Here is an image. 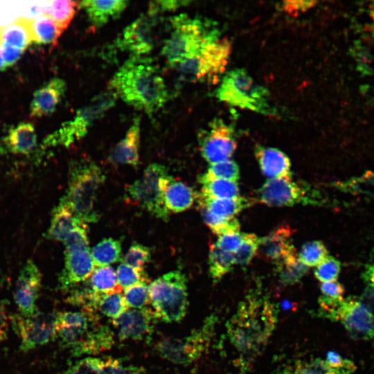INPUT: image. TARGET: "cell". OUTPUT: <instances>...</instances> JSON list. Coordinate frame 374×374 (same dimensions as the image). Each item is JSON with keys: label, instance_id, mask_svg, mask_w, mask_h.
<instances>
[{"label": "cell", "instance_id": "2e32d148", "mask_svg": "<svg viewBox=\"0 0 374 374\" xmlns=\"http://www.w3.org/2000/svg\"><path fill=\"white\" fill-rule=\"evenodd\" d=\"M157 317L149 308L127 310L118 317L112 319V325L121 341H150Z\"/></svg>", "mask_w": 374, "mask_h": 374}, {"label": "cell", "instance_id": "1f68e13d", "mask_svg": "<svg viewBox=\"0 0 374 374\" xmlns=\"http://www.w3.org/2000/svg\"><path fill=\"white\" fill-rule=\"evenodd\" d=\"M33 42L43 44L57 43L64 30L51 17L46 15L29 19Z\"/></svg>", "mask_w": 374, "mask_h": 374}, {"label": "cell", "instance_id": "277c9868", "mask_svg": "<svg viewBox=\"0 0 374 374\" xmlns=\"http://www.w3.org/2000/svg\"><path fill=\"white\" fill-rule=\"evenodd\" d=\"M105 177L100 168L91 161H78L70 166L68 189L61 199L84 223L98 220L95 204Z\"/></svg>", "mask_w": 374, "mask_h": 374}, {"label": "cell", "instance_id": "f5cc1de1", "mask_svg": "<svg viewBox=\"0 0 374 374\" xmlns=\"http://www.w3.org/2000/svg\"><path fill=\"white\" fill-rule=\"evenodd\" d=\"M243 236L244 233L239 231L224 233L218 235L215 244L224 251L235 253L242 242Z\"/></svg>", "mask_w": 374, "mask_h": 374}, {"label": "cell", "instance_id": "91938a15", "mask_svg": "<svg viewBox=\"0 0 374 374\" xmlns=\"http://www.w3.org/2000/svg\"><path fill=\"white\" fill-rule=\"evenodd\" d=\"M8 329V316L5 303L0 299V344L5 340Z\"/></svg>", "mask_w": 374, "mask_h": 374}, {"label": "cell", "instance_id": "6f0895ef", "mask_svg": "<svg viewBox=\"0 0 374 374\" xmlns=\"http://www.w3.org/2000/svg\"><path fill=\"white\" fill-rule=\"evenodd\" d=\"M0 50L6 67L17 61L24 52L22 50L8 46H1Z\"/></svg>", "mask_w": 374, "mask_h": 374}, {"label": "cell", "instance_id": "c3c4849f", "mask_svg": "<svg viewBox=\"0 0 374 374\" xmlns=\"http://www.w3.org/2000/svg\"><path fill=\"white\" fill-rule=\"evenodd\" d=\"M150 258V249L139 243L133 244L123 258V263L137 269H143V266Z\"/></svg>", "mask_w": 374, "mask_h": 374}, {"label": "cell", "instance_id": "f6af8a7d", "mask_svg": "<svg viewBox=\"0 0 374 374\" xmlns=\"http://www.w3.org/2000/svg\"><path fill=\"white\" fill-rule=\"evenodd\" d=\"M260 239L254 234L244 233L242 242L233 253L235 264L245 265L258 251Z\"/></svg>", "mask_w": 374, "mask_h": 374}, {"label": "cell", "instance_id": "d6a6232c", "mask_svg": "<svg viewBox=\"0 0 374 374\" xmlns=\"http://www.w3.org/2000/svg\"><path fill=\"white\" fill-rule=\"evenodd\" d=\"M122 292L96 294L93 311H99L103 315L114 319L128 310Z\"/></svg>", "mask_w": 374, "mask_h": 374}, {"label": "cell", "instance_id": "d4e9b609", "mask_svg": "<svg viewBox=\"0 0 374 374\" xmlns=\"http://www.w3.org/2000/svg\"><path fill=\"white\" fill-rule=\"evenodd\" d=\"M79 4L84 10L93 27L97 28L119 17L127 6L128 1L87 0L80 1Z\"/></svg>", "mask_w": 374, "mask_h": 374}, {"label": "cell", "instance_id": "52a82bcc", "mask_svg": "<svg viewBox=\"0 0 374 374\" xmlns=\"http://www.w3.org/2000/svg\"><path fill=\"white\" fill-rule=\"evenodd\" d=\"M117 98L115 93L109 89L96 95L87 105L79 109L71 120L64 123L58 130L49 134L43 144L46 147H68L83 138L94 123L114 106Z\"/></svg>", "mask_w": 374, "mask_h": 374}, {"label": "cell", "instance_id": "60d3db41", "mask_svg": "<svg viewBox=\"0 0 374 374\" xmlns=\"http://www.w3.org/2000/svg\"><path fill=\"white\" fill-rule=\"evenodd\" d=\"M199 179H220L237 181L239 179V168L235 162L229 159L211 163L207 172Z\"/></svg>", "mask_w": 374, "mask_h": 374}, {"label": "cell", "instance_id": "680465c9", "mask_svg": "<svg viewBox=\"0 0 374 374\" xmlns=\"http://www.w3.org/2000/svg\"><path fill=\"white\" fill-rule=\"evenodd\" d=\"M326 362L333 368H346L355 366L350 359L343 358L335 351H329L327 353Z\"/></svg>", "mask_w": 374, "mask_h": 374}, {"label": "cell", "instance_id": "ac0fdd59", "mask_svg": "<svg viewBox=\"0 0 374 374\" xmlns=\"http://www.w3.org/2000/svg\"><path fill=\"white\" fill-rule=\"evenodd\" d=\"M42 277L35 263L28 260L19 271L14 291V301L19 314L30 316L37 311L36 303L41 289Z\"/></svg>", "mask_w": 374, "mask_h": 374}, {"label": "cell", "instance_id": "4fadbf2b", "mask_svg": "<svg viewBox=\"0 0 374 374\" xmlns=\"http://www.w3.org/2000/svg\"><path fill=\"white\" fill-rule=\"evenodd\" d=\"M98 321L96 313L90 311L59 312L55 317V338L72 353L87 339Z\"/></svg>", "mask_w": 374, "mask_h": 374}, {"label": "cell", "instance_id": "603a6c76", "mask_svg": "<svg viewBox=\"0 0 374 374\" xmlns=\"http://www.w3.org/2000/svg\"><path fill=\"white\" fill-rule=\"evenodd\" d=\"M162 189L164 204L168 211L178 213L188 209L196 197L190 186L168 175L162 180Z\"/></svg>", "mask_w": 374, "mask_h": 374}, {"label": "cell", "instance_id": "cb8c5ba5", "mask_svg": "<svg viewBox=\"0 0 374 374\" xmlns=\"http://www.w3.org/2000/svg\"><path fill=\"white\" fill-rule=\"evenodd\" d=\"M141 120L134 118L124 138L120 141L111 152L110 161L117 164L136 166L139 160V143Z\"/></svg>", "mask_w": 374, "mask_h": 374}, {"label": "cell", "instance_id": "f35d334b", "mask_svg": "<svg viewBox=\"0 0 374 374\" xmlns=\"http://www.w3.org/2000/svg\"><path fill=\"white\" fill-rule=\"evenodd\" d=\"M276 264L280 280L286 285L299 282L308 269V267L301 262L296 254Z\"/></svg>", "mask_w": 374, "mask_h": 374}, {"label": "cell", "instance_id": "9c48e42d", "mask_svg": "<svg viewBox=\"0 0 374 374\" xmlns=\"http://www.w3.org/2000/svg\"><path fill=\"white\" fill-rule=\"evenodd\" d=\"M231 51L226 39L207 45L196 56L186 60L177 66L181 78L188 82L211 81L217 79L224 71Z\"/></svg>", "mask_w": 374, "mask_h": 374}, {"label": "cell", "instance_id": "9f6ffc18", "mask_svg": "<svg viewBox=\"0 0 374 374\" xmlns=\"http://www.w3.org/2000/svg\"><path fill=\"white\" fill-rule=\"evenodd\" d=\"M320 289L323 295L325 296L333 299L343 298L342 296L344 292V287L341 284L336 281L322 283L320 285Z\"/></svg>", "mask_w": 374, "mask_h": 374}, {"label": "cell", "instance_id": "f546056e", "mask_svg": "<svg viewBox=\"0 0 374 374\" xmlns=\"http://www.w3.org/2000/svg\"><path fill=\"white\" fill-rule=\"evenodd\" d=\"M355 366L333 368L326 360L316 358L312 360H297L280 369L276 374H351Z\"/></svg>", "mask_w": 374, "mask_h": 374}, {"label": "cell", "instance_id": "8d00e7d4", "mask_svg": "<svg viewBox=\"0 0 374 374\" xmlns=\"http://www.w3.org/2000/svg\"><path fill=\"white\" fill-rule=\"evenodd\" d=\"M78 2L69 0L46 1L44 15L51 17L64 30L72 20Z\"/></svg>", "mask_w": 374, "mask_h": 374}, {"label": "cell", "instance_id": "681fc988", "mask_svg": "<svg viewBox=\"0 0 374 374\" xmlns=\"http://www.w3.org/2000/svg\"><path fill=\"white\" fill-rule=\"evenodd\" d=\"M339 262L331 256L326 257L314 271L316 278L322 283L335 281L340 272Z\"/></svg>", "mask_w": 374, "mask_h": 374}, {"label": "cell", "instance_id": "d6986e66", "mask_svg": "<svg viewBox=\"0 0 374 374\" xmlns=\"http://www.w3.org/2000/svg\"><path fill=\"white\" fill-rule=\"evenodd\" d=\"M64 255V266L58 278V285L62 290L69 291L89 279L95 265L89 248L65 250Z\"/></svg>", "mask_w": 374, "mask_h": 374}, {"label": "cell", "instance_id": "e0dca14e", "mask_svg": "<svg viewBox=\"0 0 374 374\" xmlns=\"http://www.w3.org/2000/svg\"><path fill=\"white\" fill-rule=\"evenodd\" d=\"M337 321L341 322L353 339H374V314L355 297L343 299L337 312Z\"/></svg>", "mask_w": 374, "mask_h": 374}, {"label": "cell", "instance_id": "7a4b0ae2", "mask_svg": "<svg viewBox=\"0 0 374 374\" xmlns=\"http://www.w3.org/2000/svg\"><path fill=\"white\" fill-rule=\"evenodd\" d=\"M109 90L126 104L152 115L168 100L166 82L148 57L132 56L109 82Z\"/></svg>", "mask_w": 374, "mask_h": 374}, {"label": "cell", "instance_id": "4316f807", "mask_svg": "<svg viewBox=\"0 0 374 374\" xmlns=\"http://www.w3.org/2000/svg\"><path fill=\"white\" fill-rule=\"evenodd\" d=\"M84 223L78 218L67 204L60 200L53 211L48 238L63 242L67 235L78 225Z\"/></svg>", "mask_w": 374, "mask_h": 374}, {"label": "cell", "instance_id": "7c38bea8", "mask_svg": "<svg viewBox=\"0 0 374 374\" xmlns=\"http://www.w3.org/2000/svg\"><path fill=\"white\" fill-rule=\"evenodd\" d=\"M56 314L37 311L30 316L11 317L12 326L20 340L19 348L28 352L55 338Z\"/></svg>", "mask_w": 374, "mask_h": 374}, {"label": "cell", "instance_id": "db71d44e", "mask_svg": "<svg viewBox=\"0 0 374 374\" xmlns=\"http://www.w3.org/2000/svg\"><path fill=\"white\" fill-rule=\"evenodd\" d=\"M316 3L314 1H285L282 2L281 8L290 15H298L308 10Z\"/></svg>", "mask_w": 374, "mask_h": 374}, {"label": "cell", "instance_id": "d590c367", "mask_svg": "<svg viewBox=\"0 0 374 374\" xmlns=\"http://www.w3.org/2000/svg\"><path fill=\"white\" fill-rule=\"evenodd\" d=\"M95 266H108L121 258V244L113 238L104 239L91 251Z\"/></svg>", "mask_w": 374, "mask_h": 374}, {"label": "cell", "instance_id": "8992f818", "mask_svg": "<svg viewBox=\"0 0 374 374\" xmlns=\"http://www.w3.org/2000/svg\"><path fill=\"white\" fill-rule=\"evenodd\" d=\"M150 303L157 319L166 323L179 322L188 308L187 280L179 271L165 274L148 286Z\"/></svg>", "mask_w": 374, "mask_h": 374}, {"label": "cell", "instance_id": "83f0119b", "mask_svg": "<svg viewBox=\"0 0 374 374\" xmlns=\"http://www.w3.org/2000/svg\"><path fill=\"white\" fill-rule=\"evenodd\" d=\"M33 43L29 19L19 18L0 26V47L8 46L22 51Z\"/></svg>", "mask_w": 374, "mask_h": 374}, {"label": "cell", "instance_id": "816d5d0a", "mask_svg": "<svg viewBox=\"0 0 374 374\" xmlns=\"http://www.w3.org/2000/svg\"><path fill=\"white\" fill-rule=\"evenodd\" d=\"M62 242L65 250L89 248L86 223L76 226Z\"/></svg>", "mask_w": 374, "mask_h": 374}, {"label": "cell", "instance_id": "484cf974", "mask_svg": "<svg viewBox=\"0 0 374 374\" xmlns=\"http://www.w3.org/2000/svg\"><path fill=\"white\" fill-rule=\"evenodd\" d=\"M255 153L265 175L271 178H292L290 159L283 152L259 145L256 147Z\"/></svg>", "mask_w": 374, "mask_h": 374}, {"label": "cell", "instance_id": "7402d4cb", "mask_svg": "<svg viewBox=\"0 0 374 374\" xmlns=\"http://www.w3.org/2000/svg\"><path fill=\"white\" fill-rule=\"evenodd\" d=\"M37 145V135L34 126L29 123H21L12 127L3 139L0 153L10 152L28 154Z\"/></svg>", "mask_w": 374, "mask_h": 374}, {"label": "cell", "instance_id": "6da1fadb", "mask_svg": "<svg viewBox=\"0 0 374 374\" xmlns=\"http://www.w3.org/2000/svg\"><path fill=\"white\" fill-rule=\"evenodd\" d=\"M277 323V310L260 294L247 295L226 324L229 344L235 350V366L241 373L249 370L261 354Z\"/></svg>", "mask_w": 374, "mask_h": 374}, {"label": "cell", "instance_id": "4dcf8cb0", "mask_svg": "<svg viewBox=\"0 0 374 374\" xmlns=\"http://www.w3.org/2000/svg\"><path fill=\"white\" fill-rule=\"evenodd\" d=\"M114 344V332L110 328L99 323L88 338L75 350L73 357L94 355L110 349Z\"/></svg>", "mask_w": 374, "mask_h": 374}, {"label": "cell", "instance_id": "ba28073f", "mask_svg": "<svg viewBox=\"0 0 374 374\" xmlns=\"http://www.w3.org/2000/svg\"><path fill=\"white\" fill-rule=\"evenodd\" d=\"M217 317L211 314L202 325L183 337H166L159 340L156 350L161 357L176 364L188 365L199 359L208 348L214 335Z\"/></svg>", "mask_w": 374, "mask_h": 374}, {"label": "cell", "instance_id": "8fae6325", "mask_svg": "<svg viewBox=\"0 0 374 374\" xmlns=\"http://www.w3.org/2000/svg\"><path fill=\"white\" fill-rule=\"evenodd\" d=\"M159 15L148 10L139 16L123 30L116 41V47L132 56H143L150 53L159 36Z\"/></svg>", "mask_w": 374, "mask_h": 374}, {"label": "cell", "instance_id": "7bdbcfd3", "mask_svg": "<svg viewBox=\"0 0 374 374\" xmlns=\"http://www.w3.org/2000/svg\"><path fill=\"white\" fill-rule=\"evenodd\" d=\"M204 222L210 229L215 234L220 235L240 229V224L235 217L226 219L217 217L205 209H201Z\"/></svg>", "mask_w": 374, "mask_h": 374}, {"label": "cell", "instance_id": "9a60e30c", "mask_svg": "<svg viewBox=\"0 0 374 374\" xmlns=\"http://www.w3.org/2000/svg\"><path fill=\"white\" fill-rule=\"evenodd\" d=\"M309 195L305 187L293 181L292 178L283 177L268 179L257 193L260 202L275 206L314 203Z\"/></svg>", "mask_w": 374, "mask_h": 374}, {"label": "cell", "instance_id": "ee69618b", "mask_svg": "<svg viewBox=\"0 0 374 374\" xmlns=\"http://www.w3.org/2000/svg\"><path fill=\"white\" fill-rule=\"evenodd\" d=\"M123 296L128 308L141 309L150 303L149 290L146 283L126 288Z\"/></svg>", "mask_w": 374, "mask_h": 374}, {"label": "cell", "instance_id": "7dc6e473", "mask_svg": "<svg viewBox=\"0 0 374 374\" xmlns=\"http://www.w3.org/2000/svg\"><path fill=\"white\" fill-rule=\"evenodd\" d=\"M341 188L355 194L374 197V173H366L359 177L352 179L342 184Z\"/></svg>", "mask_w": 374, "mask_h": 374}, {"label": "cell", "instance_id": "5b68a950", "mask_svg": "<svg viewBox=\"0 0 374 374\" xmlns=\"http://www.w3.org/2000/svg\"><path fill=\"white\" fill-rule=\"evenodd\" d=\"M215 96L231 106L267 116L277 115L276 109L270 103L268 90L256 83L243 69H235L226 73Z\"/></svg>", "mask_w": 374, "mask_h": 374}, {"label": "cell", "instance_id": "f1b7e54d", "mask_svg": "<svg viewBox=\"0 0 374 374\" xmlns=\"http://www.w3.org/2000/svg\"><path fill=\"white\" fill-rule=\"evenodd\" d=\"M198 202L201 209L222 218H233L242 210L249 207L253 202L245 197H237L226 199H212L199 195Z\"/></svg>", "mask_w": 374, "mask_h": 374}, {"label": "cell", "instance_id": "bcb514c9", "mask_svg": "<svg viewBox=\"0 0 374 374\" xmlns=\"http://www.w3.org/2000/svg\"><path fill=\"white\" fill-rule=\"evenodd\" d=\"M116 277L118 283L122 289L141 283H146L147 280V276L143 269H137L124 263L118 265Z\"/></svg>", "mask_w": 374, "mask_h": 374}, {"label": "cell", "instance_id": "44dd1931", "mask_svg": "<svg viewBox=\"0 0 374 374\" xmlns=\"http://www.w3.org/2000/svg\"><path fill=\"white\" fill-rule=\"evenodd\" d=\"M292 231L287 226H282L260 239L258 251L266 259L276 263L296 254L291 243Z\"/></svg>", "mask_w": 374, "mask_h": 374}, {"label": "cell", "instance_id": "5bb4252c", "mask_svg": "<svg viewBox=\"0 0 374 374\" xmlns=\"http://www.w3.org/2000/svg\"><path fill=\"white\" fill-rule=\"evenodd\" d=\"M199 145L202 155L211 164L229 160L237 145L234 130L222 120L215 119L201 133Z\"/></svg>", "mask_w": 374, "mask_h": 374}, {"label": "cell", "instance_id": "836d02e7", "mask_svg": "<svg viewBox=\"0 0 374 374\" xmlns=\"http://www.w3.org/2000/svg\"><path fill=\"white\" fill-rule=\"evenodd\" d=\"M202 185L200 195L212 199H226L239 197V188L236 181L220 179H199Z\"/></svg>", "mask_w": 374, "mask_h": 374}, {"label": "cell", "instance_id": "ffe728a7", "mask_svg": "<svg viewBox=\"0 0 374 374\" xmlns=\"http://www.w3.org/2000/svg\"><path fill=\"white\" fill-rule=\"evenodd\" d=\"M66 89V82L54 78L37 89L30 104V116L42 117L52 114L61 101Z\"/></svg>", "mask_w": 374, "mask_h": 374}, {"label": "cell", "instance_id": "11a10c76", "mask_svg": "<svg viewBox=\"0 0 374 374\" xmlns=\"http://www.w3.org/2000/svg\"><path fill=\"white\" fill-rule=\"evenodd\" d=\"M184 3H188V1L175 0L152 1L149 6L148 10L161 15L163 12L175 10Z\"/></svg>", "mask_w": 374, "mask_h": 374}, {"label": "cell", "instance_id": "b9f144b4", "mask_svg": "<svg viewBox=\"0 0 374 374\" xmlns=\"http://www.w3.org/2000/svg\"><path fill=\"white\" fill-rule=\"evenodd\" d=\"M326 257L325 245L320 241H313L303 245L298 258L308 267L319 265Z\"/></svg>", "mask_w": 374, "mask_h": 374}, {"label": "cell", "instance_id": "ab89813d", "mask_svg": "<svg viewBox=\"0 0 374 374\" xmlns=\"http://www.w3.org/2000/svg\"><path fill=\"white\" fill-rule=\"evenodd\" d=\"M59 374H109L108 359L85 357Z\"/></svg>", "mask_w": 374, "mask_h": 374}, {"label": "cell", "instance_id": "f907efd6", "mask_svg": "<svg viewBox=\"0 0 374 374\" xmlns=\"http://www.w3.org/2000/svg\"><path fill=\"white\" fill-rule=\"evenodd\" d=\"M362 276L366 287L359 299L374 314V259L366 267Z\"/></svg>", "mask_w": 374, "mask_h": 374}, {"label": "cell", "instance_id": "3957f363", "mask_svg": "<svg viewBox=\"0 0 374 374\" xmlns=\"http://www.w3.org/2000/svg\"><path fill=\"white\" fill-rule=\"evenodd\" d=\"M171 33L164 41L161 55L171 66L190 59L207 45L220 39L214 22L180 14L169 20Z\"/></svg>", "mask_w": 374, "mask_h": 374}, {"label": "cell", "instance_id": "74e56055", "mask_svg": "<svg viewBox=\"0 0 374 374\" xmlns=\"http://www.w3.org/2000/svg\"><path fill=\"white\" fill-rule=\"evenodd\" d=\"M208 264L211 277L217 282L232 269L235 264L233 253L224 251L213 244L210 247Z\"/></svg>", "mask_w": 374, "mask_h": 374}, {"label": "cell", "instance_id": "30bf717a", "mask_svg": "<svg viewBox=\"0 0 374 374\" xmlns=\"http://www.w3.org/2000/svg\"><path fill=\"white\" fill-rule=\"evenodd\" d=\"M168 175L166 168L152 163L143 175L127 188L129 196L143 208L155 216L166 220L169 211L166 208L162 189V180Z\"/></svg>", "mask_w": 374, "mask_h": 374}, {"label": "cell", "instance_id": "e575fe53", "mask_svg": "<svg viewBox=\"0 0 374 374\" xmlns=\"http://www.w3.org/2000/svg\"><path fill=\"white\" fill-rule=\"evenodd\" d=\"M89 288L98 294H108L122 292L119 286L116 274L109 266L98 267L89 277Z\"/></svg>", "mask_w": 374, "mask_h": 374}, {"label": "cell", "instance_id": "94428289", "mask_svg": "<svg viewBox=\"0 0 374 374\" xmlns=\"http://www.w3.org/2000/svg\"><path fill=\"white\" fill-rule=\"evenodd\" d=\"M5 69L6 66L0 50V71L4 70Z\"/></svg>", "mask_w": 374, "mask_h": 374}]
</instances>
